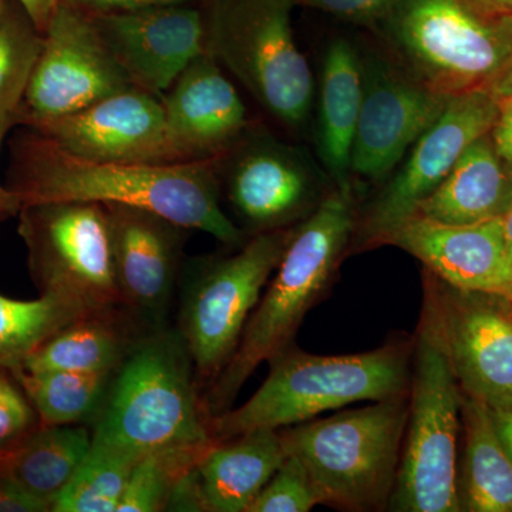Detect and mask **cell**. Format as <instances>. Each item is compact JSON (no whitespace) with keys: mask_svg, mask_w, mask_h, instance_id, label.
<instances>
[{"mask_svg":"<svg viewBox=\"0 0 512 512\" xmlns=\"http://www.w3.org/2000/svg\"><path fill=\"white\" fill-rule=\"evenodd\" d=\"M10 190L23 205L100 202L146 208L239 248L248 235L221 204L217 160L175 164L97 163L33 130L13 144Z\"/></svg>","mask_w":512,"mask_h":512,"instance_id":"cell-1","label":"cell"},{"mask_svg":"<svg viewBox=\"0 0 512 512\" xmlns=\"http://www.w3.org/2000/svg\"><path fill=\"white\" fill-rule=\"evenodd\" d=\"M92 441L141 458L204 450L210 416L187 346L175 326L143 333L111 373L90 423Z\"/></svg>","mask_w":512,"mask_h":512,"instance_id":"cell-2","label":"cell"},{"mask_svg":"<svg viewBox=\"0 0 512 512\" xmlns=\"http://www.w3.org/2000/svg\"><path fill=\"white\" fill-rule=\"evenodd\" d=\"M356 222L355 197L332 188L293 227L274 279L252 312L234 356L202 394L210 419L231 409L256 367L293 345L306 313L328 292L353 242Z\"/></svg>","mask_w":512,"mask_h":512,"instance_id":"cell-3","label":"cell"},{"mask_svg":"<svg viewBox=\"0 0 512 512\" xmlns=\"http://www.w3.org/2000/svg\"><path fill=\"white\" fill-rule=\"evenodd\" d=\"M413 345L393 342L355 355L322 356L289 346L269 360V375L238 409L211 417L212 439L281 430L329 410L409 393Z\"/></svg>","mask_w":512,"mask_h":512,"instance_id":"cell-4","label":"cell"},{"mask_svg":"<svg viewBox=\"0 0 512 512\" xmlns=\"http://www.w3.org/2000/svg\"><path fill=\"white\" fill-rule=\"evenodd\" d=\"M409 419V393L278 430L308 470L320 503L349 512L389 510Z\"/></svg>","mask_w":512,"mask_h":512,"instance_id":"cell-5","label":"cell"},{"mask_svg":"<svg viewBox=\"0 0 512 512\" xmlns=\"http://www.w3.org/2000/svg\"><path fill=\"white\" fill-rule=\"evenodd\" d=\"M296 0H202L205 53L281 126L308 120L315 83L293 37Z\"/></svg>","mask_w":512,"mask_h":512,"instance_id":"cell-6","label":"cell"},{"mask_svg":"<svg viewBox=\"0 0 512 512\" xmlns=\"http://www.w3.org/2000/svg\"><path fill=\"white\" fill-rule=\"evenodd\" d=\"M412 359L409 419L389 510L460 512L457 463L464 394L424 303Z\"/></svg>","mask_w":512,"mask_h":512,"instance_id":"cell-7","label":"cell"},{"mask_svg":"<svg viewBox=\"0 0 512 512\" xmlns=\"http://www.w3.org/2000/svg\"><path fill=\"white\" fill-rule=\"evenodd\" d=\"M292 232L293 227L261 232L235 254L184 262L175 329L190 353L202 394L234 356Z\"/></svg>","mask_w":512,"mask_h":512,"instance_id":"cell-8","label":"cell"},{"mask_svg":"<svg viewBox=\"0 0 512 512\" xmlns=\"http://www.w3.org/2000/svg\"><path fill=\"white\" fill-rule=\"evenodd\" d=\"M377 30L419 79L450 97L493 87L512 62V15L471 0H403Z\"/></svg>","mask_w":512,"mask_h":512,"instance_id":"cell-9","label":"cell"},{"mask_svg":"<svg viewBox=\"0 0 512 512\" xmlns=\"http://www.w3.org/2000/svg\"><path fill=\"white\" fill-rule=\"evenodd\" d=\"M19 212L20 235L40 293L90 313L124 309L106 205L42 202L23 205Z\"/></svg>","mask_w":512,"mask_h":512,"instance_id":"cell-10","label":"cell"},{"mask_svg":"<svg viewBox=\"0 0 512 512\" xmlns=\"http://www.w3.org/2000/svg\"><path fill=\"white\" fill-rule=\"evenodd\" d=\"M430 309L461 392L490 410L512 409V302L463 291L424 271Z\"/></svg>","mask_w":512,"mask_h":512,"instance_id":"cell-11","label":"cell"},{"mask_svg":"<svg viewBox=\"0 0 512 512\" xmlns=\"http://www.w3.org/2000/svg\"><path fill=\"white\" fill-rule=\"evenodd\" d=\"M498 101L491 87L451 97L439 119L413 144L406 164L387 180L362 214L357 212L353 238L359 249L376 247L387 232L416 214L470 144L490 133Z\"/></svg>","mask_w":512,"mask_h":512,"instance_id":"cell-12","label":"cell"},{"mask_svg":"<svg viewBox=\"0 0 512 512\" xmlns=\"http://www.w3.org/2000/svg\"><path fill=\"white\" fill-rule=\"evenodd\" d=\"M217 170L221 198L251 237L295 227L325 198L311 157L256 127L217 158Z\"/></svg>","mask_w":512,"mask_h":512,"instance_id":"cell-13","label":"cell"},{"mask_svg":"<svg viewBox=\"0 0 512 512\" xmlns=\"http://www.w3.org/2000/svg\"><path fill=\"white\" fill-rule=\"evenodd\" d=\"M359 50L363 97L352 151V177L382 183L439 119L453 96L431 89L390 49Z\"/></svg>","mask_w":512,"mask_h":512,"instance_id":"cell-14","label":"cell"},{"mask_svg":"<svg viewBox=\"0 0 512 512\" xmlns=\"http://www.w3.org/2000/svg\"><path fill=\"white\" fill-rule=\"evenodd\" d=\"M133 87L101 39L93 19L60 3L18 114L30 124L76 113Z\"/></svg>","mask_w":512,"mask_h":512,"instance_id":"cell-15","label":"cell"},{"mask_svg":"<svg viewBox=\"0 0 512 512\" xmlns=\"http://www.w3.org/2000/svg\"><path fill=\"white\" fill-rule=\"evenodd\" d=\"M104 205L124 309L147 332L168 328L191 229L146 208Z\"/></svg>","mask_w":512,"mask_h":512,"instance_id":"cell-16","label":"cell"},{"mask_svg":"<svg viewBox=\"0 0 512 512\" xmlns=\"http://www.w3.org/2000/svg\"><path fill=\"white\" fill-rule=\"evenodd\" d=\"M73 156L97 163H181L171 144L163 99L133 86L57 119L30 124Z\"/></svg>","mask_w":512,"mask_h":512,"instance_id":"cell-17","label":"cell"},{"mask_svg":"<svg viewBox=\"0 0 512 512\" xmlns=\"http://www.w3.org/2000/svg\"><path fill=\"white\" fill-rule=\"evenodd\" d=\"M116 62L138 89L161 97L205 53L200 5L151 6L90 16Z\"/></svg>","mask_w":512,"mask_h":512,"instance_id":"cell-18","label":"cell"},{"mask_svg":"<svg viewBox=\"0 0 512 512\" xmlns=\"http://www.w3.org/2000/svg\"><path fill=\"white\" fill-rule=\"evenodd\" d=\"M379 245L403 249L453 288L511 298L512 266L501 218L453 225L413 215L380 238Z\"/></svg>","mask_w":512,"mask_h":512,"instance_id":"cell-19","label":"cell"},{"mask_svg":"<svg viewBox=\"0 0 512 512\" xmlns=\"http://www.w3.org/2000/svg\"><path fill=\"white\" fill-rule=\"evenodd\" d=\"M163 104L181 163L217 160L254 127L234 84L208 53L181 73L164 94Z\"/></svg>","mask_w":512,"mask_h":512,"instance_id":"cell-20","label":"cell"},{"mask_svg":"<svg viewBox=\"0 0 512 512\" xmlns=\"http://www.w3.org/2000/svg\"><path fill=\"white\" fill-rule=\"evenodd\" d=\"M362 97L360 50L345 37H338L329 43L323 59L316 141L320 164L333 188L348 197H355L352 151Z\"/></svg>","mask_w":512,"mask_h":512,"instance_id":"cell-21","label":"cell"},{"mask_svg":"<svg viewBox=\"0 0 512 512\" xmlns=\"http://www.w3.org/2000/svg\"><path fill=\"white\" fill-rule=\"evenodd\" d=\"M285 457L278 430L214 441L197 463L204 512H248Z\"/></svg>","mask_w":512,"mask_h":512,"instance_id":"cell-22","label":"cell"},{"mask_svg":"<svg viewBox=\"0 0 512 512\" xmlns=\"http://www.w3.org/2000/svg\"><path fill=\"white\" fill-rule=\"evenodd\" d=\"M511 204L512 167L495 150L487 133L461 154L414 215L443 224H477L498 220Z\"/></svg>","mask_w":512,"mask_h":512,"instance_id":"cell-23","label":"cell"},{"mask_svg":"<svg viewBox=\"0 0 512 512\" xmlns=\"http://www.w3.org/2000/svg\"><path fill=\"white\" fill-rule=\"evenodd\" d=\"M146 332L124 309L87 313L47 339L20 370L111 373Z\"/></svg>","mask_w":512,"mask_h":512,"instance_id":"cell-24","label":"cell"},{"mask_svg":"<svg viewBox=\"0 0 512 512\" xmlns=\"http://www.w3.org/2000/svg\"><path fill=\"white\" fill-rule=\"evenodd\" d=\"M90 447L92 429L87 424H40L0 453V474L53 508Z\"/></svg>","mask_w":512,"mask_h":512,"instance_id":"cell-25","label":"cell"},{"mask_svg":"<svg viewBox=\"0 0 512 512\" xmlns=\"http://www.w3.org/2000/svg\"><path fill=\"white\" fill-rule=\"evenodd\" d=\"M464 458L458 478L461 511L512 512V458L498 439L490 410L463 397Z\"/></svg>","mask_w":512,"mask_h":512,"instance_id":"cell-26","label":"cell"},{"mask_svg":"<svg viewBox=\"0 0 512 512\" xmlns=\"http://www.w3.org/2000/svg\"><path fill=\"white\" fill-rule=\"evenodd\" d=\"M87 313L49 293L30 301L0 295V369L18 372L47 339Z\"/></svg>","mask_w":512,"mask_h":512,"instance_id":"cell-27","label":"cell"},{"mask_svg":"<svg viewBox=\"0 0 512 512\" xmlns=\"http://www.w3.org/2000/svg\"><path fill=\"white\" fill-rule=\"evenodd\" d=\"M111 373L18 370L12 375L29 397L43 426H90L106 396Z\"/></svg>","mask_w":512,"mask_h":512,"instance_id":"cell-28","label":"cell"},{"mask_svg":"<svg viewBox=\"0 0 512 512\" xmlns=\"http://www.w3.org/2000/svg\"><path fill=\"white\" fill-rule=\"evenodd\" d=\"M138 458L94 443L57 497L53 512H117Z\"/></svg>","mask_w":512,"mask_h":512,"instance_id":"cell-29","label":"cell"},{"mask_svg":"<svg viewBox=\"0 0 512 512\" xmlns=\"http://www.w3.org/2000/svg\"><path fill=\"white\" fill-rule=\"evenodd\" d=\"M42 46L43 33L12 0L0 19V120L18 121Z\"/></svg>","mask_w":512,"mask_h":512,"instance_id":"cell-30","label":"cell"},{"mask_svg":"<svg viewBox=\"0 0 512 512\" xmlns=\"http://www.w3.org/2000/svg\"><path fill=\"white\" fill-rule=\"evenodd\" d=\"M207 448L165 451L141 458L131 471L117 512L167 511L175 485L197 466Z\"/></svg>","mask_w":512,"mask_h":512,"instance_id":"cell-31","label":"cell"},{"mask_svg":"<svg viewBox=\"0 0 512 512\" xmlns=\"http://www.w3.org/2000/svg\"><path fill=\"white\" fill-rule=\"evenodd\" d=\"M322 505L308 470L298 457L286 454L248 512H309Z\"/></svg>","mask_w":512,"mask_h":512,"instance_id":"cell-32","label":"cell"},{"mask_svg":"<svg viewBox=\"0 0 512 512\" xmlns=\"http://www.w3.org/2000/svg\"><path fill=\"white\" fill-rule=\"evenodd\" d=\"M40 426L39 416L15 376L0 369V453Z\"/></svg>","mask_w":512,"mask_h":512,"instance_id":"cell-33","label":"cell"},{"mask_svg":"<svg viewBox=\"0 0 512 512\" xmlns=\"http://www.w3.org/2000/svg\"><path fill=\"white\" fill-rule=\"evenodd\" d=\"M296 3L356 25L379 29L403 0H296Z\"/></svg>","mask_w":512,"mask_h":512,"instance_id":"cell-34","label":"cell"},{"mask_svg":"<svg viewBox=\"0 0 512 512\" xmlns=\"http://www.w3.org/2000/svg\"><path fill=\"white\" fill-rule=\"evenodd\" d=\"M201 2L202 0H62L63 5L70 6V8L89 16L151 8V6L180 5V3L200 5Z\"/></svg>","mask_w":512,"mask_h":512,"instance_id":"cell-35","label":"cell"},{"mask_svg":"<svg viewBox=\"0 0 512 512\" xmlns=\"http://www.w3.org/2000/svg\"><path fill=\"white\" fill-rule=\"evenodd\" d=\"M49 504L23 490L10 478L0 474V512H47Z\"/></svg>","mask_w":512,"mask_h":512,"instance_id":"cell-36","label":"cell"},{"mask_svg":"<svg viewBox=\"0 0 512 512\" xmlns=\"http://www.w3.org/2000/svg\"><path fill=\"white\" fill-rule=\"evenodd\" d=\"M490 136L493 138L495 150L512 167V93L500 97L497 119Z\"/></svg>","mask_w":512,"mask_h":512,"instance_id":"cell-37","label":"cell"},{"mask_svg":"<svg viewBox=\"0 0 512 512\" xmlns=\"http://www.w3.org/2000/svg\"><path fill=\"white\" fill-rule=\"evenodd\" d=\"M16 2H19V5L28 13L36 29L45 33L62 0H16Z\"/></svg>","mask_w":512,"mask_h":512,"instance_id":"cell-38","label":"cell"},{"mask_svg":"<svg viewBox=\"0 0 512 512\" xmlns=\"http://www.w3.org/2000/svg\"><path fill=\"white\" fill-rule=\"evenodd\" d=\"M18 123L15 119L0 120V147H2L3 138L6 133ZM22 208L18 195L15 194L10 188H5L0 185V220L9 217V215L16 214Z\"/></svg>","mask_w":512,"mask_h":512,"instance_id":"cell-39","label":"cell"},{"mask_svg":"<svg viewBox=\"0 0 512 512\" xmlns=\"http://www.w3.org/2000/svg\"><path fill=\"white\" fill-rule=\"evenodd\" d=\"M490 416L493 420L494 429L497 431L498 439L503 443L505 450L512 458V409L490 410Z\"/></svg>","mask_w":512,"mask_h":512,"instance_id":"cell-40","label":"cell"},{"mask_svg":"<svg viewBox=\"0 0 512 512\" xmlns=\"http://www.w3.org/2000/svg\"><path fill=\"white\" fill-rule=\"evenodd\" d=\"M478 8L500 15H512V0H471Z\"/></svg>","mask_w":512,"mask_h":512,"instance_id":"cell-41","label":"cell"},{"mask_svg":"<svg viewBox=\"0 0 512 512\" xmlns=\"http://www.w3.org/2000/svg\"><path fill=\"white\" fill-rule=\"evenodd\" d=\"M491 89L494 90L498 97L512 93V62L510 66H508V69L503 73V76L493 84Z\"/></svg>","mask_w":512,"mask_h":512,"instance_id":"cell-42","label":"cell"},{"mask_svg":"<svg viewBox=\"0 0 512 512\" xmlns=\"http://www.w3.org/2000/svg\"><path fill=\"white\" fill-rule=\"evenodd\" d=\"M501 225H503L505 247H507L508 259H510L512 266V204L501 217Z\"/></svg>","mask_w":512,"mask_h":512,"instance_id":"cell-43","label":"cell"},{"mask_svg":"<svg viewBox=\"0 0 512 512\" xmlns=\"http://www.w3.org/2000/svg\"><path fill=\"white\" fill-rule=\"evenodd\" d=\"M10 2H12V0H0V19H2L3 15H5L6 9H8Z\"/></svg>","mask_w":512,"mask_h":512,"instance_id":"cell-44","label":"cell"},{"mask_svg":"<svg viewBox=\"0 0 512 512\" xmlns=\"http://www.w3.org/2000/svg\"><path fill=\"white\" fill-rule=\"evenodd\" d=\"M510 301L512 302V295H511Z\"/></svg>","mask_w":512,"mask_h":512,"instance_id":"cell-45","label":"cell"}]
</instances>
